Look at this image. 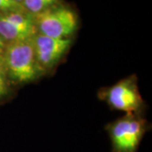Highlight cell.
<instances>
[{
  "instance_id": "6da1fadb",
  "label": "cell",
  "mask_w": 152,
  "mask_h": 152,
  "mask_svg": "<svg viewBox=\"0 0 152 152\" xmlns=\"http://www.w3.org/2000/svg\"><path fill=\"white\" fill-rule=\"evenodd\" d=\"M4 64L8 79L16 84L35 81L45 74L38 64L32 38L6 44Z\"/></svg>"
},
{
  "instance_id": "7a4b0ae2",
  "label": "cell",
  "mask_w": 152,
  "mask_h": 152,
  "mask_svg": "<svg viewBox=\"0 0 152 152\" xmlns=\"http://www.w3.org/2000/svg\"><path fill=\"white\" fill-rule=\"evenodd\" d=\"M37 33L53 38H69L78 27V18L68 7L54 5L33 15Z\"/></svg>"
},
{
  "instance_id": "3957f363",
  "label": "cell",
  "mask_w": 152,
  "mask_h": 152,
  "mask_svg": "<svg viewBox=\"0 0 152 152\" xmlns=\"http://www.w3.org/2000/svg\"><path fill=\"white\" fill-rule=\"evenodd\" d=\"M113 152H137L146 131L145 121L137 114H127L107 128Z\"/></svg>"
},
{
  "instance_id": "277c9868",
  "label": "cell",
  "mask_w": 152,
  "mask_h": 152,
  "mask_svg": "<svg viewBox=\"0 0 152 152\" xmlns=\"http://www.w3.org/2000/svg\"><path fill=\"white\" fill-rule=\"evenodd\" d=\"M102 97L112 108L127 114H137L143 107L135 76L122 80L102 94Z\"/></svg>"
},
{
  "instance_id": "5b68a950",
  "label": "cell",
  "mask_w": 152,
  "mask_h": 152,
  "mask_svg": "<svg viewBox=\"0 0 152 152\" xmlns=\"http://www.w3.org/2000/svg\"><path fill=\"white\" fill-rule=\"evenodd\" d=\"M37 33L34 16L25 10L0 14V37L6 44L32 38Z\"/></svg>"
},
{
  "instance_id": "8992f818",
  "label": "cell",
  "mask_w": 152,
  "mask_h": 152,
  "mask_svg": "<svg viewBox=\"0 0 152 152\" xmlns=\"http://www.w3.org/2000/svg\"><path fill=\"white\" fill-rule=\"evenodd\" d=\"M38 64L46 73L57 65L72 44L69 38H53L37 33L32 37Z\"/></svg>"
},
{
  "instance_id": "52a82bcc",
  "label": "cell",
  "mask_w": 152,
  "mask_h": 152,
  "mask_svg": "<svg viewBox=\"0 0 152 152\" xmlns=\"http://www.w3.org/2000/svg\"><path fill=\"white\" fill-rule=\"evenodd\" d=\"M59 0H24L22 7L29 14L36 15L57 5Z\"/></svg>"
},
{
  "instance_id": "ba28073f",
  "label": "cell",
  "mask_w": 152,
  "mask_h": 152,
  "mask_svg": "<svg viewBox=\"0 0 152 152\" xmlns=\"http://www.w3.org/2000/svg\"><path fill=\"white\" fill-rule=\"evenodd\" d=\"M8 76L6 74L4 60H0V98L8 93Z\"/></svg>"
},
{
  "instance_id": "9c48e42d",
  "label": "cell",
  "mask_w": 152,
  "mask_h": 152,
  "mask_svg": "<svg viewBox=\"0 0 152 152\" xmlns=\"http://www.w3.org/2000/svg\"><path fill=\"white\" fill-rule=\"evenodd\" d=\"M20 10H24L23 7L12 0H0V14Z\"/></svg>"
},
{
  "instance_id": "30bf717a",
  "label": "cell",
  "mask_w": 152,
  "mask_h": 152,
  "mask_svg": "<svg viewBox=\"0 0 152 152\" xmlns=\"http://www.w3.org/2000/svg\"><path fill=\"white\" fill-rule=\"evenodd\" d=\"M5 48V42H4V41L2 39V37H0V60H4V54Z\"/></svg>"
},
{
  "instance_id": "8fae6325",
  "label": "cell",
  "mask_w": 152,
  "mask_h": 152,
  "mask_svg": "<svg viewBox=\"0 0 152 152\" xmlns=\"http://www.w3.org/2000/svg\"><path fill=\"white\" fill-rule=\"evenodd\" d=\"M12 1H14L15 3H16L18 4H20V5L22 6V3H23L24 0H12Z\"/></svg>"
}]
</instances>
